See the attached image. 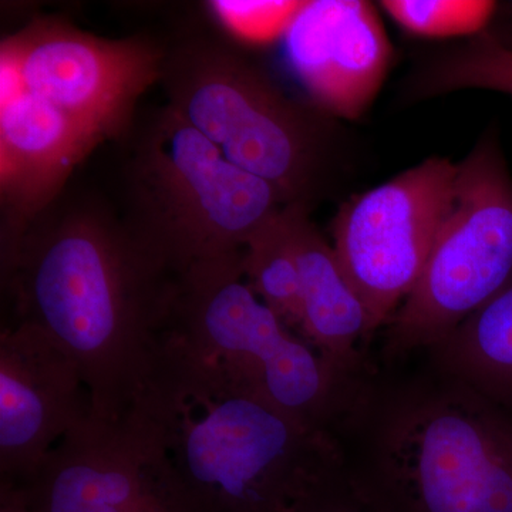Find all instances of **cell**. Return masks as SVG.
<instances>
[{
    "instance_id": "6da1fadb",
    "label": "cell",
    "mask_w": 512,
    "mask_h": 512,
    "mask_svg": "<svg viewBox=\"0 0 512 512\" xmlns=\"http://www.w3.org/2000/svg\"><path fill=\"white\" fill-rule=\"evenodd\" d=\"M178 278L109 202L63 192L26 229L2 275L6 325L45 330L82 367L92 416L119 419L153 365Z\"/></svg>"
},
{
    "instance_id": "7a4b0ae2",
    "label": "cell",
    "mask_w": 512,
    "mask_h": 512,
    "mask_svg": "<svg viewBox=\"0 0 512 512\" xmlns=\"http://www.w3.org/2000/svg\"><path fill=\"white\" fill-rule=\"evenodd\" d=\"M127 412L188 512H284L346 466L333 431L251 392L168 330Z\"/></svg>"
},
{
    "instance_id": "3957f363",
    "label": "cell",
    "mask_w": 512,
    "mask_h": 512,
    "mask_svg": "<svg viewBox=\"0 0 512 512\" xmlns=\"http://www.w3.org/2000/svg\"><path fill=\"white\" fill-rule=\"evenodd\" d=\"M348 424L366 431L350 474L383 512H512V416L463 383L366 386Z\"/></svg>"
},
{
    "instance_id": "277c9868",
    "label": "cell",
    "mask_w": 512,
    "mask_h": 512,
    "mask_svg": "<svg viewBox=\"0 0 512 512\" xmlns=\"http://www.w3.org/2000/svg\"><path fill=\"white\" fill-rule=\"evenodd\" d=\"M120 215L175 275L244 251L284 207L275 188L235 167L168 104L123 137Z\"/></svg>"
},
{
    "instance_id": "5b68a950",
    "label": "cell",
    "mask_w": 512,
    "mask_h": 512,
    "mask_svg": "<svg viewBox=\"0 0 512 512\" xmlns=\"http://www.w3.org/2000/svg\"><path fill=\"white\" fill-rule=\"evenodd\" d=\"M164 50L168 106L225 160L272 185L284 207L312 210L335 154L330 117L286 94L225 37L192 33Z\"/></svg>"
},
{
    "instance_id": "8992f818",
    "label": "cell",
    "mask_w": 512,
    "mask_h": 512,
    "mask_svg": "<svg viewBox=\"0 0 512 512\" xmlns=\"http://www.w3.org/2000/svg\"><path fill=\"white\" fill-rule=\"evenodd\" d=\"M242 255L200 262L178 278L168 332L279 409L336 434L363 380L342 375L255 295Z\"/></svg>"
},
{
    "instance_id": "52a82bcc",
    "label": "cell",
    "mask_w": 512,
    "mask_h": 512,
    "mask_svg": "<svg viewBox=\"0 0 512 512\" xmlns=\"http://www.w3.org/2000/svg\"><path fill=\"white\" fill-rule=\"evenodd\" d=\"M511 281L512 177L493 133L458 163L450 212L419 282L384 326V353L434 348Z\"/></svg>"
},
{
    "instance_id": "ba28073f",
    "label": "cell",
    "mask_w": 512,
    "mask_h": 512,
    "mask_svg": "<svg viewBox=\"0 0 512 512\" xmlns=\"http://www.w3.org/2000/svg\"><path fill=\"white\" fill-rule=\"evenodd\" d=\"M457 173L447 158H427L350 198L336 214L332 247L365 305L372 335L419 282L453 204Z\"/></svg>"
},
{
    "instance_id": "9c48e42d",
    "label": "cell",
    "mask_w": 512,
    "mask_h": 512,
    "mask_svg": "<svg viewBox=\"0 0 512 512\" xmlns=\"http://www.w3.org/2000/svg\"><path fill=\"white\" fill-rule=\"evenodd\" d=\"M164 55L153 40L106 39L57 18L32 20L0 49L29 93L101 141L123 138L133 127L141 97L160 83Z\"/></svg>"
},
{
    "instance_id": "30bf717a",
    "label": "cell",
    "mask_w": 512,
    "mask_h": 512,
    "mask_svg": "<svg viewBox=\"0 0 512 512\" xmlns=\"http://www.w3.org/2000/svg\"><path fill=\"white\" fill-rule=\"evenodd\" d=\"M20 485L35 512H188L128 413L90 416Z\"/></svg>"
},
{
    "instance_id": "8fae6325",
    "label": "cell",
    "mask_w": 512,
    "mask_h": 512,
    "mask_svg": "<svg viewBox=\"0 0 512 512\" xmlns=\"http://www.w3.org/2000/svg\"><path fill=\"white\" fill-rule=\"evenodd\" d=\"M92 416L82 367L28 322L0 333V480L26 484L43 461Z\"/></svg>"
},
{
    "instance_id": "7c38bea8",
    "label": "cell",
    "mask_w": 512,
    "mask_h": 512,
    "mask_svg": "<svg viewBox=\"0 0 512 512\" xmlns=\"http://www.w3.org/2000/svg\"><path fill=\"white\" fill-rule=\"evenodd\" d=\"M0 266L9 271L26 229L66 190L87 154L103 141L79 121L23 87L0 56Z\"/></svg>"
},
{
    "instance_id": "4fadbf2b",
    "label": "cell",
    "mask_w": 512,
    "mask_h": 512,
    "mask_svg": "<svg viewBox=\"0 0 512 512\" xmlns=\"http://www.w3.org/2000/svg\"><path fill=\"white\" fill-rule=\"evenodd\" d=\"M282 39L313 106L329 117H362L392 66L379 13L363 0L303 2Z\"/></svg>"
},
{
    "instance_id": "5bb4252c",
    "label": "cell",
    "mask_w": 512,
    "mask_h": 512,
    "mask_svg": "<svg viewBox=\"0 0 512 512\" xmlns=\"http://www.w3.org/2000/svg\"><path fill=\"white\" fill-rule=\"evenodd\" d=\"M285 208L301 278V336L342 375L362 379L366 345L373 336L365 305L332 244L313 224L311 210Z\"/></svg>"
},
{
    "instance_id": "9a60e30c",
    "label": "cell",
    "mask_w": 512,
    "mask_h": 512,
    "mask_svg": "<svg viewBox=\"0 0 512 512\" xmlns=\"http://www.w3.org/2000/svg\"><path fill=\"white\" fill-rule=\"evenodd\" d=\"M430 352L437 372L512 416V281Z\"/></svg>"
},
{
    "instance_id": "2e32d148",
    "label": "cell",
    "mask_w": 512,
    "mask_h": 512,
    "mask_svg": "<svg viewBox=\"0 0 512 512\" xmlns=\"http://www.w3.org/2000/svg\"><path fill=\"white\" fill-rule=\"evenodd\" d=\"M461 90H488L512 97V47L487 30L463 45L427 57L406 82L407 99Z\"/></svg>"
},
{
    "instance_id": "e0dca14e",
    "label": "cell",
    "mask_w": 512,
    "mask_h": 512,
    "mask_svg": "<svg viewBox=\"0 0 512 512\" xmlns=\"http://www.w3.org/2000/svg\"><path fill=\"white\" fill-rule=\"evenodd\" d=\"M242 265L255 295L301 336V278L285 207L249 239Z\"/></svg>"
},
{
    "instance_id": "ac0fdd59",
    "label": "cell",
    "mask_w": 512,
    "mask_h": 512,
    "mask_svg": "<svg viewBox=\"0 0 512 512\" xmlns=\"http://www.w3.org/2000/svg\"><path fill=\"white\" fill-rule=\"evenodd\" d=\"M384 12L410 35L427 39L485 32L497 3L487 0H384Z\"/></svg>"
},
{
    "instance_id": "d6986e66",
    "label": "cell",
    "mask_w": 512,
    "mask_h": 512,
    "mask_svg": "<svg viewBox=\"0 0 512 512\" xmlns=\"http://www.w3.org/2000/svg\"><path fill=\"white\" fill-rule=\"evenodd\" d=\"M284 512H383L356 483L348 463L309 488Z\"/></svg>"
},
{
    "instance_id": "ffe728a7",
    "label": "cell",
    "mask_w": 512,
    "mask_h": 512,
    "mask_svg": "<svg viewBox=\"0 0 512 512\" xmlns=\"http://www.w3.org/2000/svg\"><path fill=\"white\" fill-rule=\"evenodd\" d=\"M214 9L241 26L244 35L254 40L284 36L301 3L295 2H215Z\"/></svg>"
},
{
    "instance_id": "44dd1931",
    "label": "cell",
    "mask_w": 512,
    "mask_h": 512,
    "mask_svg": "<svg viewBox=\"0 0 512 512\" xmlns=\"http://www.w3.org/2000/svg\"><path fill=\"white\" fill-rule=\"evenodd\" d=\"M0 512H35L23 485L0 480Z\"/></svg>"
},
{
    "instance_id": "7402d4cb",
    "label": "cell",
    "mask_w": 512,
    "mask_h": 512,
    "mask_svg": "<svg viewBox=\"0 0 512 512\" xmlns=\"http://www.w3.org/2000/svg\"><path fill=\"white\" fill-rule=\"evenodd\" d=\"M508 6H510V10H511V12H512V2H511V3H510V5H508Z\"/></svg>"
}]
</instances>
